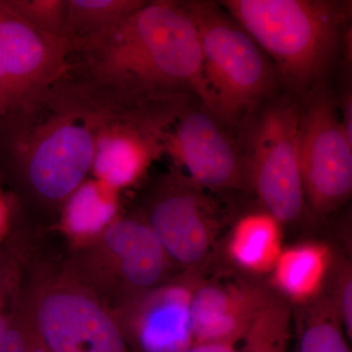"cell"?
<instances>
[{"mask_svg":"<svg viewBox=\"0 0 352 352\" xmlns=\"http://www.w3.org/2000/svg\"><path fill=\"white\" fill-rule=\"evenodd\" d=\"M64 38L36 31L0 0V129L29 117L68 74Z\"/></svg>","mask_w":352,"mask_h":352,"instance_id":"obj_6","label":"cell"},{"mask_svg":"<svg viewBox=\"0 0 352 352\" xmlns=\"http://www.w3.org/2000/svg\"><path fill=\"white\" fill-rule=\"evenodd\" d=\"M34 323L50 352H131L118 322L80 289L44 294Z\"/></svg>","mask_w":352,"mask_h":352,"instance_id":"obj_11","label":"cell"},{"mask_svg":"<svg viewBox=\"0 0 352 352\" xmlns=\"http://www.w3.org/2000/svg\"><path fill=\"white\" fill-rule=\"evenodd\" d=\"M300 106L282 90L259 104L236 131L251 168L252 190L282 226L298 221L307 210L298 149Z\"/></svg>","mask_w":352,"mask_h":352,"instance_id":"obj_5","label":"cell"},{"mask_svg":"<svg viewBox=\"0 0 352 352\" xmlns=\"http://www.w3.org/2000/svg\"><path fill=\"white\" fill-rule=\"evenodd\" d=\"M145 0H68L65 38L71 55L112 34Z\"/></svg>","mask_w":352,"mask_h":352,"instance_id":"obj_17","label":"cell"},{"mask_svg":"<svg viewBox=\"0 0 352 352\" xmlns=\"http://www.w3.org/2000/svg\"><path fill=\"white\" fill-rule=\"evenodd\" d=\"M7 6L36 31L65 38L68 0H6Z\"/></svg>","mask_w":352,"mask_h":352,"instance_id":"obj_21","label":"cell"},{"mask_svg":"<svg viewBox=\"0 0 352 352\" xmlns=\"http://www.w3.org/2000/svg\"><path fill=\"white\" fill-rule=\"evenodd\" d=\"M146 221L170 261L199 270L214 249L224 223L217 199L176 170L160 183Z\"/></svg>","mask_w":352,"mask_h":352,"instance_id":"obj_9","label":"cell"},{"mask_svg":"<svg viewBox=\"0 0 352 352\" xmlns=\"http://www.w3.org/2000/svg\"><path fill=\"white\" fill-rule=\"evenodd\" d=\"M11 219V208L8 199L0 185V240L6 235Z\"/></svg>","mask_w":352,"mask_h":352,"instance_id":"obj_24","label":"cell"},{"mask_svg":"<svg viewBox=\"0 0 352 352\" xmlns=\"http://www.w3.org/2000/svg\"><path fill=\"white\" fill-rule=\"evenodd\" d=\"M28 352H50L45 344H44L43 339H41L38 329H36V336H34V340H32L31 346H30Z\"/></svg>","mask_w":352,"mask_h":352,"instance_id":"obj_25","label":"cell"},{"mask_svg":"<svg viewBox=\"0 0 352 352\" xmlns=\"http://www.w3.org/2000/svg\"><path fill=\"white\" fill-rule=\"evenodd\" d=\"M292 310L291 303L271 292L245 333L241 352H288Z\"/></svg>","mask_w":352,"mask_h":352,"instance_id":"obj_20","label":"cell"},{"mask_svg":"<svg viewBox=\"0 0 352 352\" xmlns=\"http://www.w3.org/2000/svg\"><path fill=\"white\" fill-rule=\"evenodd\" d=\"M298 149L307 208L316 217H327L352 194V139L330 83L314 88L302 100Z\"/></svg>","mask_w":352,"mask_h":352,"instance_id":"obj_7","label":"cell"},{"mask_svg":"<svg viewBox=\"0 0 352 352\" xmlns=\"http://www.w3.org/2000/svg\"><path fill=\"white\" fill-rule=\"evenodd\" d=\"M52 90L50 115L0 129V156L22 171L44 200L66 201L85 180L104 113L71 87Z\"/></svg>","mask_w":352,"mask_h":352,"instance_id":"obj_3","label":"cell"},{"mask_svg":"<svg viewBox=\"0 0 352 352\" xmlns=\"http://www.w3.org/2000/svg\"><path fill=\"white\" fill-rule=\"evenodd\" d=\"M333 303L347 339H352V270L349 263L338 264Z\"/></svg>","mask_w":352,"mask_h":352,"instance_id":"obj_22","label":"cell"},{"mask_svg":"<svg viewBox=\"0 0 352 352\" xmlns=\"http://www.w3.org/2000/svg\"><path fill=\"white\" fill-rule=\"evenodd\" d=\"M302 307L296 352H351L330 296L320 295Z\"/></svg>","mask_w":352,"mask_h":352,"instance_id":"obj_19","label":"cell"},{"mask_svg":"<svg viewBox=\"0 0 352 352\" xmlns=\"http://www.w3.org/2000/svg\"><path fill=\"white\" fill-rule=\"evenodd\" d=\"M100 237L134 296L159 286L170 258L146 219H118Z\"/></svg>","mask_w":352,"mask_h":352,"instance_id":"obj_14","label":"cell"},{"mask_svg":"<svg viewBox=\"0 0 352 352\" xmlns=\"http://www.w3.org/2000/svg\"><path fill=\"white\" fill-rule=\"evenodd\" d=\"M271 292L249 282L199 280L190 305L194 342L244 340Z\"/></svg>","mask_w":352,"mask_h":352,"instance_id":"obj_13","label":"cell"},{"mask_svg":"<svg viewBox=\"0 0 352 352\" xmlns=\"http://www.w3.org/2000/svg\"><path fill=\"white\" fill-rule=\"evenodd\" d=\"M258 44L284 91L303 100L349 59L352 2L347 0L217 1Z\"/></svg>","mask_w":352,"mask_h":352,"instance_id":"obj_2","label":"cell"},{"mask_svg":"<svg viewBox=\"0 0 352 352\" xmlns=\"http://www.w3.org/2000/svg\"><path fill=\"white\" fill-rule=\"evenodd\" d=\"M7 328V323L0 317V352H2V346H3L4 335Z\"/></svg>","mask_w":352,"mask_h":352,"instance_id":"obj_26","label":"cell"},{"mask_svg":"<svg viewBox=\"0 0 352 352\" xmlns=\"http://www.w3.org/2000/svg\"><path fill=\"white\" fill-rule=\"evenodd\" d=\"M163 144L164 154L201 188L252 190L251 168L237 136L201 102L182 108Z\"/></svg>","mask_w":352,"mask_h":352,"instance_id":"obj_8","label":"cell"},{"mask_svg":"<svg viewBox=\"0 0 352 352\" xmlns=\"http://www.w3.org/2000/svg\"><path fill=\"white\" fill-rule=\"evenodd\" d=\"M72 87L111 113H170L198 100L212 113L196 25L183 1H146L105 38L76 53Z\"/></svg>","mask_w":352,"mask_h":352,"instance_id":"obj_1","label":"cell"},{"mask_svg":"<svg viewBox=\"0 0 352 352\" xmlns=\"http://www.w3.org/2000/svg\"><path fill=\"white\" fill-rule=\"evenodd\" d=\"M199 277L157 286L136 296L120 326L131 352H187L194 344L190 305Z\"/></svg>","mask_w":352,"mask_h":352,"instance_id":"obj_12","label":"cell"},{"mask_svg":"<svg viewBox=\"0 0 352 352\" xmlns=\"http://www.w3.org/2000/svg\"><path fill=\"white\" fill-rule=\"evenodd\" d=\"M198 32L212 113L236 134L259 104L283 90L258 44L219 2L183 1Z\"/></svg>","mask_w":352,"mask_h":352,"instance_id":"obj_4","label":"cell"},{"mask_svg":"<svg viewBox=\"0 0 352 352\" xmlns=\"http://www.w3.org/2000/svg\"><path fill=\"white\" fill-rule=\"evenodd\" d=\"M332 266V252L323 243L283 249L271 271L275 293L300 307L307 305L321 295Z\"/></svg>","mask_w":352,"mask_h":352,"instance_id":"obj_15","label":"cell"},{"mask_svg":"<svg viewBox=\"0 0 352 352\" xmlns=\"http://www.w3.org/2000/svg\"><path fill=\"white\" fill-rule=\"evenodd\" d=\"M282 223L266 212H250L234 224L227 252L238 267L252 274L271 272L283 251Z\"/></svg>","mask_w":352,"mask_h":352,"instance_id":"obj_16","label":"cell"},{"mask_svg":"<svg viewBox=\"0 0 352 352\" xmlns=\"http://www.w3.org/2000/svg\"><path fill=\"white\" fill-rule=\"evenodd\" d=\"M175 118L105 113L95 139L90 170L94 179L118 192L135 184L153 162L164 155V135Z\"/></svg>","mask_w":352,"mask_h":352,"instance_id":"obj_10","label":"cell"},{"mask_svg":"<svg viewBox=\"0 0 352 352\" xmlns=\"http://www.w3.org/2000/svg\"><path fill=\"white\" fill-rule=\"evenodd\" d=\"M187 352H241L229 342H194Z\"/></svg>","mask_w":352,"mask_h":352,"instance_id":"obj_23","label":"cell"},{"mask_svg":"<svg viewBox=\"0 0 352 352\" xmlns=\"http://www.w3.org/2000/svg\"><path fill=\"white\" fill-rule=\"evenodd\" d=\"M119 192L98 180H85L66 199L62 224L74 239L101 236L118 219Z\"/></svg>","mask_w":352,"mask_h":352,"instance_id":"obj_18","label":"cell"}]
</instances>
